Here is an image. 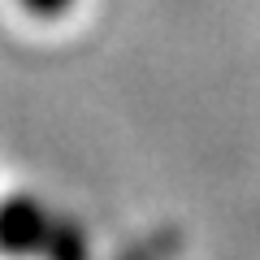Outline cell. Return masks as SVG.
<instances>
[{"mask_svg":"<svg viewBox=\"0 0 260 260\" xmlns=\"http://www.w3.org/2000/svg\"><path fill=\"white\" fill-rule=\"evenodd\" d=\"M39 230H44V217L30 204H9L0 213V243L5 247H39Z\"/></svg>","mask_w":260,"mask_h":260,"instance_id":"6da1fadb","label":"cell"},{"mask_svg":"<svg viewBox=\"0 0 260 260\" xmlns=\"http://www.w3.org/2000/svg\"><path fill=\"white\" fill-rule=\"evenodd\" d=\"M30 13H39V18H56V13H65L74 0H22Z\"/></svg>","mask_w":260,"mask_h":260,"instance_id":"7a4b0ae2","label":"cell"}]
</instances>
